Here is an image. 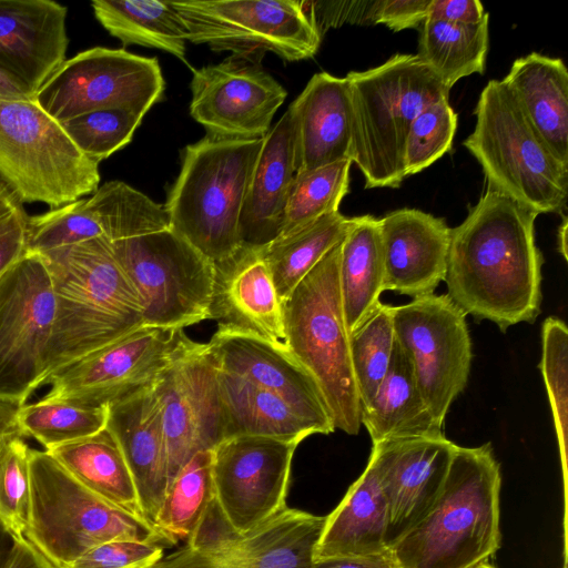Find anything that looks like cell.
I'll list each match as a JSON object with an SVG mask.
<instances>
[{
  "instance_id": "6da1fadb",
  "label": "cell",
  "mask_w": 568,
  "mask_h": 568,
  "mask_svg": "<svg viewBox=\"0 0 568 568\" xmlns=\"http://www.w3.org/2000/svg\"><path fill=\"white\" fill-rule=\"evenodd\" d=\"M537 215L487 187L450 230L447 295L466 315L490 321L501 332L536 321L544 264L535 241Z\"/></svg>"
},
{
  "instance_id": "7a4b0ae2",
  "label": "cell",
  "mask_w": 568,
  "mask_h": 568,
  "mask_svg": "<svg viewBox=\"0 0 568 568\" xmlns=\"http://www.w3.org/2000/svg\"><path fill=\"white\" fill-rule=\"evenodd\" d=\"M40 256L54 296L45 382L60 368L141 327L144 317L140 295L106 239H92Z\"/></svg>"
},
{
  "instance_id": "3957f363",
  "label": "cell",
  "mask_w": 568,
  "mask_h": 568,
  "mask_svg": "<svg viewBox=\"0 0 568 568\" xmlns=\"http://www.w3.org/2000/svg\"><path fill=\"white\" fill-rule=\"evenodd\" d=\"M500 466L490 443L456 446L432 509L392 547L399 568H477L500 547Z\"/></svg>"
},
{
  "instance_id": "277c9868",
  "label": "cell",
  "mask_w": 568,
  "mask_h": 568,
  "mask_svg": "<svg viewBox=\"0 0 568 568\" xmlns=\"http://www.w3.org/2000/svg\"><path fill=\"white\" fill-rule=\"evenodd\" d=\"M352 114L351 160L366 189L399 187L404 149L416 115L448 99L439 78L417 54L396 53L381 65L346 77Z\"/></svg>"
},
{
  "instance_id": "5b68a950",
  "label": "cell",
  "mask_w": 568,
  "mask_h": 568,
  "mask_svg": "<svg viewBox=\"0 0 568 568\" xmlns=\"http://www.w3.org/2000/svg\"><path fill=\"white\" fill-rule=\"evenodd\" d=\"M262 139L230 140L205 135L187 144L165 204L171 229L212 263L242 245L240 216Z\"/></svg>"
},
{
  "instance_id": "8992f818",
  "label": "cell",
  "mask_w": 568,
  "mask_h": 568,
  "mask_svg": "<svg viewBox=\"0 0 568 568\" xmlns=\"http://www.w3.org/2000/svg\"><path fill=\"white\" fill-rule=\"evenodd\" d=\"M342 241L283 303L284 329L288 352L315 378L335 429L356 435L362 425V405L339 288Z\"/></svg>"
},
{
  "instance_id": "52a82bcc",
  "label": "cell",
  "mask_w": 568,
  "mask_h": 568,
  "mask_svg": "<svg viewBox=\"0 0 568 568\" xmlns=\"http://www.w3.org/2000/svg\"><path fill=\"white\" fill-rule=\"evenodd\" d=\"M474 114V131L463 144L480 164L488 189L537 214L560 213L568 166L535 133L501 80L485 85Z\"/></svg>"
},
{
  "instance_id": "ba28073f",
  "label": "cell",
  "mask_w": 568,
  "mask_h": 568,
  "mask_svg": "<svg viewBox=\"0 0 568 568\" xmlns=\"http://www.w3.org/2000/svg\"><path fill=\"white\" fill-rule=\"evenodd\" d=\"M24 538L52 568H68L88 550L115 539L162 541L150 521L104 501L51 454L33 448Z\"/></svg>"
},
{
  "instance_id": "9c48e42d",
  "label": "cell",
  "mask_w": 568,
  "mask_h": 568,
  "mask_svg": "<svg viewBox=\"0 0 568 568\" xmlns=\"http://www.w3.org/2000/svg\"><path fill=\"white\" fill-rule=\"evenodd\" d=\"M0 178L23 204L52 209L93 194L100 183L99 164L36 98L0 99Z\"/></svg>"
},
{
  "instance_id": "30bf717a",
  "label": "cell",
  "mask_w": 568,
  "mask_h": 568,
  "mask_svg": "<svg viewBox=\"0 0 568 568\" xmlns=\"http://www.w3.org/2000/svg\"><path fill=\"white\" fill-rule=\"evenodd\" d=\"M187 41L261 62L271 52L287 62L310 59L322 36L305 0H173Z\"/></svg>"
},
{
  "instance_id": "8fae6325",
  "label": "cell",
  "mask_w": 568,
  "mask_h": 568,
  "mask_svg": "<svg viewBox=\"0 0 568 568\" xmlns=\"http://www.w3.org/2000/svg\"><path fill=\"white\" fill-rule=\"evenodd\" d=\"M110 246L140 295L145 325L184 329L210 320L214 265L173 229Z\"/></svg>"
},
{
  "instance_id": "7c38bea8",
  "label": "cell",
  "mask_w": 568,
  "mask_h": 568,
  "mask_svg": "<svg viewBox=\"0 0 568 568\" xmlns=\"http://www.w3.org/2000/svg\"><path fill=\"white\" fill-rule=\"evenodd\" d=\"M466 316L447 294L434 293L393 306L396 342L442 426L470 373L473 347Z\"/></svg>"
},
{
  "instance_id": "4fadbf2b",
  "label": "cell",
  "mask_w": 568,
  "mask_h": 568,
  "mask_svg": "<svg viewBox=\"0 0 568 568\" xmlns=\"http://www.w3.org/2000/svg\"><path fill=\"white\" fill-rule=\"evenodd\" d=\"M165 81L156 58L94 47L64 62L34 98L58 122L93 111L125 108L143 113L163 100Z\"/></svg>"
},
{
  "instance_id": "5bb4252c",
  "label": "cell",
  "mask_w": 568,
  "mask_h": 568,
  "mask_svg": "<svg viewBox=\"0 0 568 568\" xmlns=\"http://www.w3.org/2000/svg\"><path fill=\"white\" fill-rule=\"evenodd\" d=\"M53 317L49 271L26 253L0 277V402L19 407L43 385Z\"/></svg>"
},
{
  "instance_id": "9a60e30c",
  "label": "cell",
  "mask_w": 568,
  "mask_h": 568,
  "mask_svg": "<svg viewBox=\"0 0 568 568\" xmlns=\"http://www.w3.org/2000/svg\"><path fill=\"white\" fill-rule=\"evenodd\" d=\"M193 342L181 328L144 324L51 374L43 398L108 407L151 385Z\"/></svg>"
},
{
  "instance_id": "2e32d148",
  "label": "cell",
  "mask_w": 568,
  "mask_h": 568,
  "mask_svg": "<svg viewBox=\"0 0 568 568\" xmlns=\"http://www.w3.org/2000/svg\"><path fill=\"white\" fill-rule=\"evenodd\" d=\"M298 444L242 435L225 438L213 448L214 499L239 535L286 508L292 458Z\"/></svg>"
},
{
  "instance_id": "e0dca14e",
  "label": "cell",
  "mask_w": 568,
  "mask_h": 568,
  "mask_svg": "<svg viewBox=\"0 0 568 568\" xmlns=\"http://www.w3.org/2000/svg\"><path fill=\"white\" fill-rule=\"evenodd\" d=\"M190 114L206 135L230 140L263 139L287 92L261 62L230 55L193 71Z\"/></svg>"
},
{
  "instance_id": "ac0fdd59",
  "label": "cell",
  "mask_w": 568,
  "mask_h": 568,
  "mask_svg": "<svg viewBox=\"0 0 568 568\" xmlns=\"http://www.w3.org/2000/svg\"><path fill=\"white\" fill-rule=\"evenodd\" d=\"M152 388L161 407L171 481L195 453L213 449L225 437L216 367L206 344L193 342Z\"/></svg>"
},
{
  "instance_id": "d6986e66",
  "label": "cell",
  "mask_w": 568,
  "mask_h": 568,
  "mask_svg": "<svg viewBox=\"0 0 568 568\" xmlns=\"http://www.w3.org/2000/svg\"><path fill=\"white\" fill-rule=\"evenodd\" d=\"M456 444L442 437L386 440L373 445L374 466L388 510L390 548L432 509L439 497Z\"/></svg>"
},
{
  "instance_id": "ffe728a7",
  "label": "cell",
  "mask_w": 568,
  "mask_h": 568,
  "mask_svg": "<svg viewBox=\"0 0 568 568\" xmlns=\"http://www.w3.org/2000/svg\"><path fill=\"white\" fill-rule=\"evenodd\" d=\"M216 368L270 390L317 426L335 430L315 378L288 352L253 335L217 328L206 343Z\"/></svg>"
},
{
  "instance_id": "44dd1931",
  "label": "cell",
  "mask_w": 568,
  "mask_h": 568,
  "mask_svg": "<svg viewBox=\"0 0 568 568\" xmlns=\"http://www.w3.org/2000/svg\"><path fill=\"white\" fill-rule=\"evenodd\" d=\"M325 521L326 516L286 507L219 549L185 547L152 568H310Z\"/></svg>"
},
{
  "instance_id": "7402d4cb",
  "label": "cell",
  "mask_w": 568,
  "mask_h": 568,
  "mask_svg": "<svg viewBox=\"0 0 568 568\" xmlns=\"http://www.w3.org/2000/svg\"><path fill=\"white\" fill-rule=\"evenodd\" d=\"M210 320L217 328L253 335L286 348L283 302L261 248L241 246L213 263Z\"/></svg>"
},
{
  "instance_id": "603a6c76",
  "label": "cell",
  "mask_w": 568,
  "mask_h": 568,
  "mask_svg": "<svg viewBox=\"0 0 568 568\" xmlns=\"http://www.w3.org/2000/svg\"><path fill=\"white\" fill-rule=\"evenodd\" d=\"M450 230L444 219L417 209L379 219L384 291L413 298L434 294L446 277Z\"/></svg>"
},
{
  "instance_id": "cb8c5ba5",
  "label": "cell",
  "mask_w": 568,
  "mask_h": 568,
  "mask_svg": "<svg viewBox=\"0 0 568 568\" xmlns=\"http://www.w3.org/2000/svg\"><path fill=\"white\" fill-rule=\"evenodd\" d=\"M67 13L51 0H0V71L34 95L65 60Z\"/></svg>"
},
{
  "instance_id": "d4e9b609",
  "label": "cell",
  "mask_w": 568,
  "mask_h": 568,
  "mask_svg": "<svg viewBox=\"0 0 568 568\" xmlns=\"http://www.w3.org/2000/svg\"><path fill=\"white\" fill-rule=\"evenodd\" d=\"M106 427L122 449L143 511L152 521L170 483L161 407L152 384L110 404Z\"/></svg>"
},
{
  "instance_id": "484cf974",
  "label": "cell",
  "mask_w": 568,
  "mask_h": 568,
  "mask_svg": "<svg viewBox=\"0 0 568 568\" xmlns=\"http://www.w3.org/2000/svg\"><path fill=\"white\" fill-rule=\"evenodd\" d=\"M288 109L294 122L296 174L351 160L352 114L346 78L315 73Z\"/></svg>"
},
{
  "instance_id": "4316f807",
  "label": "cell",
  "mask_w": 568,
  "mask_h": 568,
  "mask_svg": "<svg viewBox=\"0 0 568 568\" xmlns=\"http://www.w3.org/2000/svg\"><path fill=\"white\" fill-rule=\"evenodd\" d=\"M295 174L294 122L287 109L262 139L240 216L242 246L261 248L277 237Z\"/></svg>"
},
{
  "instance_id": "83f0119b",
  "label": "cell",
  "mask_w": 568,
  "mask_h": 568,
  "mask_svg": "<svg viewBox=\"0 0 568 568\" xmlns=\"http://www.w3.org/2000/svg\"><path fill=\"white\" fill-rule=\"evenodd\" d=\"M501 81L535 133L568 166V70L564 61L531 52L516 59Z\"/></svg>"
},
{
  "instance_id": "f1b7e54d",
  "label": "cell",
  "mask_w": 568,
  "mask_h": 568,
  "mask_svg": "<svg viewBox=\"0 0 568 568\" xmlns=\"http://www.w3.org/2000/svg\"><path fill=\"white\" fill-rule=\"evenodd\" d=\"M387 504L374 466L368 462L338 506L326 516L315 561L358 557L387 549Z\"/></svg>"
},
{
  "instance_id": "f546056e",
  "label": "cell",
  "mask_w": 568,
  "mask_h": 568,
  "mask_svg": "<svg viewBox=\"0 0 568 568\" xmlns=\"http://www.w3.org/2000/svg\"><path fill=\"white\" fill-rule=\"evenodd\" d=\"M373 445L386 440L445 436L426 405L410 364L396 342L387 374L361 412Z\"/></svg>"
},
{
  "instance_id": "4dcf8cb0",
  "label": "cell",
  "mask_w": 568,
  "mask_h": 568,
  "mask_svg": "<svg viewBox=\"0 0 568 568\" xmlns=\"http://www.w3.org/2000/svg\"><path fill=\"white\" fill-rule=\"evenodd\" d=\"M224 416V439L234 436H264L301 443L321 434L281 396L216 368Z\"/></svg>"
},
{
  "instance_id": "1f68e13d",
  "label": "cell",
  "mask_w": 568,
  "mask_h": 568,
  "mask_svg": "<svg viewBox=\"0 0 568 568\" xmlns=\"http://www.w3.org/2000/svg\"><path fill=\"white\" fill-rule=\"evenodd\" d=\"M47 452L91 493L134 517L150 521L122 449L106 426L89 437Z\"/></svg>"
},
{
  "instance_id": "d6a6232c",
  "label": "cell",
  "mask_w": 568,
  "mask_h": 568,
  "mask_svg": "<svg viewBox=\"0 0 568 568\" xmlns=\"http://www.w3.org/2000/svg\"><path fill=\"white\" fill-rule=\"evenodd\" d=\"M338 274L344 318L351 335L375 311L384 292L379 219L353 217L341 244Z\"/></svg>"
},
{
  "instance_id": "836d02e7",
  "label": "cell",
  "mask_w": 568,
  "mask_h": 568,
  "mask_svg": "<svg viewBox=\"0 0 568 568\" xmlns=\"http://www.w3.org/2000/svg\"><path fill=\"white\" fill-rule=\"evenodd\" d=\"M95 19L123 45L165 51L186 63L187 32L171 1L93 0Z\"/></svg>"
},
{
  "instance_id": "e575fe53",
  "label": "cell",
  "mask_w": 568,
  "mask_h": 568,
  "mask_svg": "<svg viewBox=\"0 0 568 568\" xmlns=\"http://www.w3.org/2000/svg\"><path fill=\"white\" fill-rule=\"evenodd\" d=\"M352 221L353 217L334 212L261 247L283 303L310 271L345 237Z\"/></svg>"
},
{
  "instance_id": "d590c367",
  "label": "cell",
  "mask_w": 568,
  "mask_h": 568,
  "mask_svg": "<svg viewBox=\"0 0 568 568\" xmlns=\"http://www.w3.org/2000/svg\"><path fill=\"white\" fill-rule=\"evenodd\" d=\"M488 23V13L473 24L426 18L420 24L417 57L450 90L462 78L484 72Z\"/></svg>"
},
{
  "instance_id": "8d00e7d4",
  "label": "cell",
  "mask_w": 568,
  "mask_h": 568,
  "mask_svg": "<svg viewBox=\"0 0 568 568\" xmlns=\"http://www.w3.org/2000/svg\"><path fill=\"white\" fill-rule=\"evenodd\" d=\"M213 499V449L201 450L169 483L152 526L162 541L189 539Z\"/></svg>"
},
{
  "instance_id": "74e56055",
  "label": "cell",
  "mask_w": 568,
  "mask_h": 568,
  "mask_svg": "<svg viewBox=\"0 0 568 568\" xmlns=\"http://www.w3.org/2000/svg\"><path fill=\"white\" fill-rule=\"evenodd\" d=\"M108 407H88L41 398L18 407L17 427L44 450L89 437L106 426Z\"/></svg>"
},
{
  "instance_id": "f35d334b",
  "label": "cell",
  "mask_w": 568,
  "mask_h": 568,
  "mask_svg": "<svg viewBox=\"0 0 568 568\" xmlns=\"http://www.w3.org/2000/svg\"><path fill=\"white\" fill-rule=\"evenodd\" d=\"M351 165V160H344L295 174L277 237L338 212L343 197L348 193Z\"/></svg>"
},
{
  "instance_id": "ab89813d",
  "label": "cell",
  "mask_w": 568,
  "mask_h": 568,
  "mask_svg": "<svg viewBox=\"0 0 568 568\" xmlns=\"http://www.w3.org/2000/svg\"><path fill=\"white\" fill-rule=\"evenodd\" d=\"M110 243L171 227L164 207L122 181H109L89 197Z\"/></svg>"
},
{
  "instance_id": "60d3db41",
  "label": "cell",
  "mask_w": 568,
  "mask_h": 568,
  "mask_svg": "<svg viewBox=\"0 0 568 568\" xmlns=\"http://www.w3.org/2000/svg\"><path fill=\"white\" fill-rule=\"evenodd\" d=\"M395 344L393 305L381 302L349 335L352 367L362 407L373 399L387 374Z\"/></svg>"
},
{
  "instance_id": "b9f144b4",
  "label": "cell",
  "mask_w": 568,
  "mask_h": 568,
  "mask_svg": "<svg viewBox=\"0 0 568 568\" xmlns=\"http://www.w3.org/2000/svg\"><path fill=\"white\" fill-rule=\"evenodd\" d=\"M98 237H104L99 216L89 199H80L29 216L27 253L40 255Z\"/></svg>"
},
{
  "instance_id": "7bdbcfd3",
  "label": "cell",
  "mask_w": 568,
  "mask_h": 568,
  "mask_svg": "<svg viewBox=\"0 0 568 568\" xmlns=\"http://www.w3.org/2000/svg\"><path fill=\"white\" fill-rule=\"evenodd\" d=\"M144 114L125 108L104 109L60 121L75 146L95 163L128 145Z\"/></svg>"
},
{
  "instance_id": "ee69618b",
  "label": "cell",
  "mask_w": 568,
  "mask_h": 568,
  "mask_svg": "<svg viewBox=\"0 0 568 568\" xmlns=\"http://www.w3.org/2000/svg\"><path fill=\"white\" fill-rule=\"evenodd\" d=\"M30 449L19 433L0 438V521L17 537L29 523Z\"/></svg>"
},
{
  "instance_id": "f6af8a7d",
  "label": "cell",
  "mask_w": 568,
  "mask_h": 568,
  "mask_svg": "<svg viewBox=\"0 0 568 568\" xmlns=\"http://www.w3.org/2000/svg\"><path fill=\"white\" fill-rule=\"evenodd\" d=\"M457 128V114L448 99L424 108L413 120L405 142L406 178L416 174L452 150Z\"/></svg>"
},
{
  "instance_id": "bcb514c9",
  "label": "cell",
  "mask_w": 568,
  "mask_h": 568,
  "mask_svg": "<svg viewBox=\"0 0 568 568\" xmlns=\"http://www.w3.org/2000/svg\"><path fill=\"white\" fill-rule=\"evenodd\" d=\"M541 342L539 368L565 466L568 438V329L565 322L557 317H547L541 327Z\"/></svg>"
},
{
  "instance_id": "7dc6e473",
  "label": "cell",
  "mask_w": 568,
  "mask_h": 568,
  "mask_svg": "<svg viewBox=\"0 0 568 568\" xmlns=\"http://www.w3.org/2000/svg\"><path fill=\"white\" fill-rule=\"evenodd\" d=\"M162 557L163 548L158 541L115 539L88 550L68 568L153 567Z\"/></svg>"
},
{
  "instance_id": "c3c4849f",
  "label": "cell",
  "mask_w": 568,
  "mask_h": 568,
  "mask_svg": "<svg viewBox=\"0 0 568 568\" xmlns=\"http://www.w3.org/2000/svg\"><path fill=\"white\" fill-rule=\"evenodd\" d=\"M28 220L23 202L0 178V277L27 253Z\"/></svg>"
},
{
  "instance_id": "681fc988",
  "label": "cell",
  "mask_w": 568,
  "mask_h": 568,
  "mask_svg": "<svg viewBox=\"0 0 568 568\" xmlns=\"http://www.w3.org/2000/svg\"><path fill=\"white\" fill-rule=\"evenodd\" d=\"M373 1H305L306 11L321 33L344 23L372 24Z\"/></svg>"
},
{
  "instance_id": "f907efd6",
  "label": "cell",
  "mask_w": 568,
  "mask_h": 568,
  "mask_svg": "<svg viewBox=\"0 0 568 568\" xmlns=\"http://www.w3.org/2000/svg\"><path fill=\"white\" fill-rule=\"evenodd\" d=\"M430 0H377L372 4V24L382 23L393 31L420 26L428 16Z\"/></svg>"
},
{
  "instance_id": "816d5d0a",
  "label": "cell",
  "mask_w": 568,
  "mask_h": 568,
  "mask_svg": "<svg viewBox=\"0 0 568 568\" xmlns=\"http://www.w3.org/2000/svg\"><path fill=\"white\" fill-rule=\"evenodd\" d=\"M485 14L478 0H430L427 18L473 24L479 22Z\"/></svg>"
},
{
  "instance_id": "f5cc1de1",
  "label": "cell",
  "mask_w": 568,
  "mask_h": 568,
  "mask_svg": "<svg viewBox=\"0 0 568 568\" xmlns=\"http://www.w3.org/2000/svg\"><path fill=\"white\" fill-rule=\"evenodd\" d=\"M310 568H399L390 548L381 552L316 560Z\"/></svg>"
},
{
  "instance_id": "db71d44e",
  "label": "cell",
  "mask_w": 568,
  "mask_h": 568,
  "mask_svg": "<svg viewBox=\"0 0 568 568\" xmlns=\"http://www.w3.org/2000/svg\"><path fill=\"white\" fill-rule=\"evenodd\" d=\"M7 568H52L24 538L19 537Z\"/></svg>"
},
{
  "instance_id": "11a10c76",
  "label": "cell",
  "mask_w": 568,
  "mask_h": 568,
  "mask_svg": "<svg viewBox=\"0 0 568 568\" xmlns=\"http://www.w3.org/2000/svg\"><path fill=\"white\" fill-rule=\"evenodd\" d=\"M34 94L22 83L0 71V99H30Z\"/></svg>"
},
{
  "instance_id": "9f6ffc18",
  "label": "cell",
  "mask_w": 568,
  "mask_h": 568,
  "mask_svg": "<svg viewBox=\"0 0 568 568\" xmlns=\"http://www.w3.org/2000/svg\"><path fill=\"white\" fill-rule=\"evenodd\" d=\"M18 538L3 523L0 521V568H7Z\"/></svg>"
},
{
  "instance_id": "6f0895ef",
  "label": "cell",
  "mask_w": 568,
  "mask_h": 568,
  "mask_svg": "<svg viewBox=\"0 0 568 568\" xmlns=\"http://www.w3.org/2000/svg\"><path fill=\"white\" fill-rule=\"evenodd\" d=\"M18 406L0 402V438L19 433L17 427Z\"/></svg>"
},
{
  "instance_id": "680465c9",
  "label": "cell",
  "mask_w": 568,
  "mask_h": 568,
  "mask_svg": "<svg viewBox=\"0 0 568 568\" xmlns=\"http://www.w3.org/2000/svg\"><path fill=\"white\" fill-rule=\"evenodd\" d=\"M566 239H567V219H566V216H564L562 225L559 229V240H560L559 244H560V252L565 258H567Z\"/></svg>"
},
{
  "instance_id": "91938a15",
  "label": "cell",
  "mask_w": 568,
  "mask_h": 568,
  "mask_svg": "<svg viewBox=\"0 0 568 568\" xmlns=\"http://www.w3.org/2000/svg\"><path fill=\"white\" fill-rule=\"evenodd\" d=\"M477 568H495L494 566L489 565L488 562L479 565Z\"/></svg>"
},
{
  "instance_id": "94428289",
  "label": "cell",
  "mask_w": 568,
  "mask_h": 568,
  "mask_svg": "<svg viewBox=\"0 0 568 568\" xmlns=\"http://www.w3.org/2000/svg\"><path fill=\"white\" fill-rule=\"evenodd\" d=\"M142 568H151V567H142Z\"/></svg>"
}]
</instances>
